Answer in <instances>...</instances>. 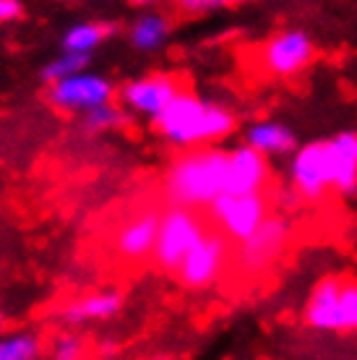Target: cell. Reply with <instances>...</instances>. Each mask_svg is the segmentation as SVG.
Returning <instances> with one entry per match:
<instances>
[{
	"mask_svg": "<svg viewBox=\"0 0 357 360\" xmlns=\"http://www.w3.org/2000/svg\"><path fill=\"white\" fill-rule=\"evenodd\" d=\"M170 32H172L170 18L164 16V13H157V11H146V13H141V16L131 24L128 39H131V45H134L136 50H141V53H157V50L164 47Z\"/></svg>",
	"mask_w": 357,
	"mask_h": 360,
	"instance_id": "cell-17",
	"label": "cell"
},
{
	"mask_svg": "<svg viewBox=\"0 0 357 360\" xmlns=\"http://www.w3.org/2000/svg\"><path fill=\"white\" fill-rule=\"evenodd\" d=\"M329 186L342 196L357 193V131H339L323 141Z\"/></svg>",
	"mask_w": 357,
	"mask_h": 360,
	"instance_id": "cell-13",
	"label": "cell"
},
{
	"mask_svg": "<svg viewBox=\"0 0 357 360\" xmlns=\"http://www.w3.org/2000/svg\"><path fill=\"white\" fill-rule=\"evenodd\" d=\"M206 233L209 230H206L204 219L196 214V209L170 207L160 214L152 259L164 271H175Z\"/></svg>",
	"mask_w": 357,
	"mask_h": 360,
	"instance_id": "cell-4",
	"label": "cell"
},
{
	"mask_svg": "<svg viewBox=\"0 0 357 360\" xmlns=\"http://www.w3.org/2000/svg\"><path fill=\"white\" fill-rule=\"evenodd\" d=\"M209 219L230 243L245 240L271 214V204L264 193H222L209 207Z\"/></svg>",
	"mask_w": 357,
	"mask_h": 360,
	"instance_id": "cell-5",
	"label": "cell"
},
{
	"mask_svg": "<svg viewBox=\"0 0 357 360\" xmlns=\"http://www.w3.org/2000/svg\"><path fill=\"white\" fill-rule=\"evenodd\" d=\"M172 3L183 16H204V13L230 6V0H172Z\"/></svg>",
	"mask_w": 357,
	"mask_h": 360,
	"instance_id": "cell-23",
	"label": "cell"
},
{
	"mask_svg": "<svg viewBox=\"0 0 357 360\" xmlns=\"http://www.w3.org/2000/svg\"><path fill=\"white\" fill-rule=\"evenodd\" d=\"M224 167H227V149L219 146L188 149L180 154L164 178V193L172 201V207H209L224 193Z\"/></svg>",
	"mask_w": 357,
	"mask_h": 360,
	"instance_id": "cell-2",
	"label": "cell"
},
{
	"mask_svg": "<svg viewBox=\"0 0 357 360\" xmlns=\"http://www.w3.org/2000/svg\"><path fill=\"white\" fill-rule=\"evenodd\" d=\"M112 97H115L112 82L94 71H81L58 84H50V91H47L53 108L65 110V112H81V115L112 102Z\"/></svg>",
	"mask_w": 357,
	"mask_h": 360,
	"instance_id": "cell-9",
	"label": "cell"
},
{
	"mask_svg": "<svg viewBox=\"0 0 357 360\" xmlns=\"http://www.w3.org/2000/svg\"><path fill=\"white\" fill-rule=\"evenodd\" d=\"M115 27L112 24H102V21H79L73 27L65 29L63 34V50L73 55H84L89 58L102 42H108L112 37Z\"/></svg>",
	"mask_w": 357,
	"mask_h": 360,
	"instance_id": "cell-18",
	"label": "cell"
},
{
	"mask_svg": "<svg viewBox=\"0 0 357 360\" xmlns=\"http://www.w3.org/2000/svg\"><path fill=\"white\" fill-rule=\"evenodd\" d=\"M240 3H250V0H230V6H240Z\"/></svg>",
	"mask_w": 357,
	"mask_h": 360,
	"instance_id": "cell-26",
	"label": "cell"
},
{
	"mask_svg": "<svg viewBox=\"0 0 357 360\" xmlns=\"http://www.w3.org/2000/svg\"><path fill=\"white\" fill-rule=\"evenodd\" d=\"M125 123V112L123 108H117L112 102L102 105V108H94L89 112H84V128L91 131V134H108V131H115Z\"/></svg>",
	"mask_w": 357,
	"mask_h": 360,
	"instance_id": "cell-21",
	"label": "cell"
},
{
	"mask_svg": "<svg viewBox=\"0 0 357 360\" xmlns=\"http://www.w3.org/2000/svg\"><path fill=\"white\" fill-rule=\"evenodd\" d=\"M180 82L170 73H146L134 82L123 84L120 89V105L128 112L143 117H157L162 110L178 97Z\"/></svg>",
	"mask_w": 357,
	"mask_h": 360,
	"instance_id": "cell-11",
	"label": "cell"
},
{
	"mask_svg": "<svg viewBox=\"0 0 357 360\" xmlns=\"http://www.w3.org/2000/svg\"><path fill=\"white\" fill-rule=\"evenodd\" d=\"M53 360H81L84 358V340L79 334H60L50 350Z\"/></svg>",
	"mask_w": 357,
	"mask_h": 360,
	"instance_id": "cell-22",
	"label": "cell"
},
{
	"mask_svg": "<svg viewBox=\"0 0 357 360\" xmlns=\"http://www.w3.org/2000/svg\"><path fill=\"white\" fill-rule=\"evenodd\" d=\"M120 308H123V295L115 290H105V292H91V295L73 300L71 306H65L63 319H65V324L81 326L91 324V321H108L120 314Z\"/></svg>",
	"mask_w": 357,
	"mask_h": 360,
	"instance_id": "cell-16",
	"label": "cell"
},
{
	"mask_svg": "<svg viewBox=\"0 0 357 360\" xmlns=\"http://www.w3.org/2000/svg\"><path fill=\"white\" fill-rule=\"evenodd\" d=\"M3 326H6V321H3V316H0V334H3Z\"/></svg>",
	"mask_w": 357,
	"mask_h": 360,
	"instance_id": "cell-27",
	"label": "cell"
},
{
	"mask_svg": "<svg viewBox=\"0 0 357 360\" xmlns=\"http://www.w3.org/2000/svg\"><path fill=\"white\" fill-rule=\"evenodd\" d=\"M157 225H160L157 212H138L131 219H125L115 233V253L125 262L149 259L157 240Z\"/></svg>",
	"mask_w": 357,
	"mask_h": 360,
	"instance_id": "cell-14",
	"label": "cell"
},
{
	"mask_svg": "<svg viewBox=\"0 0 357 360\" xmlns=\"http://www.w3.org/2000/svg\"><path fill=\"white\" fill-rule=\"evenodd\" d=\"M303 316L316 332H355L357 282L337 274L318 279L305 300Z\"/></svg>",
	"mask_w": 357,
	"mask_h": 360,
	"instance_id": "cell-3",
	"label": "cell"
},
{
	"mask_svg": "<svg viewBox=\"0 0 357 360\" xmlns=\"http://www.w3.org/2000/svg\"><path fill=\"white\" fill-rule=\"evenodd\" d=\"M259 60L268 76L292 79V76H300L305 68H311V63L316 60V45L303 29H285L268 37L266 45L261 47Z\"/></svg>",
	"mask_w": 357,
	"mask_h": 360,
	"instance_id": "cell-8",
	"label": "cell"
},
{
	"mask_svg": "<svg viewBox=\"0 0 357 360\" xmlns=\"http://www.w3.org/2000/svg\"><path fill=\"white\" fill-rule=\"evenodd\" d=\"M131 6H136V8H149V6H157L160 0H128Z\"/></svg>",
	"mask_w": 357,
	"mask_h": 360,
	"instance_id": "cell-25",
	"label": "cell"
},
{
	"mask_svg": "<svg viewBox=\"0 0 357 360\" xmlns=\"http://www.w3.org/2000/svg\"><path fill=\"white\" fill-rule=\"evenodd\" d=\"M355 332H357V321H355Z\"/></svg>",
	"mask_w": 357,
	"mask_h": 360,
	"instance_id": "cell-28",
	"label": "cell"
},
{
	"mask_svg": "<svg viewBox=\"0 0 357 360\" xmlns=\"http://www.w3.org/2000/svg\"><path fill=\"white\" fill-rule=\"evenodd\" d=\"M230 259H233V243L222 233L209 230L196 243V248H190V253L180 262L175 277L188 290H206L222 279L230 266Z\"/></svg>",
	"mask_w": 357,
	"mask_h": 360,
	"instance_id": "cell-7",
	"label": "cell"
},
{
	"mask_svg": "<svg viewBox=\"0 0 357 360\" xmlns=\"http://www.w3.org/2000/svg\"><path fill=\"white\" fill-rule=\"evenodd\" d=\"M235 126H238V117L230 108L186 89H180L178 97L154 117V131L167 144L178 146L183 152L216 146L233 136Z\"/></svg>",
	"mask_w": 357,
	"mask_h": 360,
	"instance_id": "cell-1",
	"label": "cell"
},
{
	"mask_svg": "<svg viewBox=\"0 0 357 360\" xmlns=\"http://www.w3.org/2000/svg\"><path fill=\"white\" fill-rule=\"evenodd\" d=\"M245 146L264 157H290L297 146V136L279 120H259L245 128Z\"/></svg>",
	"mask_w": 357,
	"mask_h": 360,
	"instance_id": "cell-15",
	"label": "cell"
},
{
	"mask_svg": "<svg viewBox=\"0 0 357 360\" xmlns=\"http://www.w3.org/2000/svg\"><path fill=\"white\" fill-rule=\"evenodd\" d=\"M290 188L300 201L316 204L331 191L329 170H326V149L323 141L300 144L290 154Z\"/></svg>",
	"mask_w": 357,
	"mask_h": 360,
	"instance_id": "cell-10",
	"label": "cell"
},
{
	"mask_svg": "<svg viewBox=\"0 0 357 360\" xmlns=\"http://www.w3.org/2000/svg\"><path fill=\"white\" fill-rule=\"evenodd\" d=\"M86 65H89V58L63 50L58 58L47 60V65L42 68V76H45V82L58 84V82H63V79H68V76H76V73L86 71Z\"/></svg>",
	"mask_w": 357,
	"mask_h": 360,
	"instance_id": "cell-20",
	"label": "cell"
},
{
	"mask_svg": "<svg viewBox=\"0 0 357 360\" xmlns=\"http://www.w3.org/2000/svg\"><path fill=\"white\" fill-rule=\"evenodd\" d=\"M42 340L34 332L0 334V360H39Z\"/></svg>",
	"mask_w": 357,
	"mask_h": 360,
	"instance_id": "cell-19",
	"label": "cell"
},
{
	"mask_svg": "<svg viewBox=\"0 0 357 360\" xmlns=\"http://www.w3.org/2000/svg\"><path fill=\"white\" fill-rule=\"evenodd\" d=\"M271 180V167L264 154L240 144L227 149L224 193H264Z\"/></svg>",
	"mask_w": 357,
	"mask_h": 360,
	"instance_id": "cell-12",
	"label": "cell"
},
{
	"mask_svg": "<svg viewBox=\"0 0 357 360\" xmlns=\"http://www.w3.org/2000/svg\"><path fill=\"white\" fill-rule=\"evenodd\" d=\"M21 3L18 0H0V24H11L21 16Z\"/></svg>",
	"mask_w": 357,
	"mask_h": 360,
	"instance_id": "cell-24",
	"label": "cell"
},
{
	"mask_svg": "<svg viewBox=\"0 0 357 360\" xmlns=\"http://www.w3.org/2000/svg\"><path fill=\"white\" fill-rule=\"evenodd\" d=\"M292 235V222L285 214H268L253 233L238 243L235 264L242 274H264L285 253Z\"/></svg>",
	"mask_w": 357,
	"mask_h": 360,
	"instance_id": "cell-6",
	"label": "cell"
}]
</instances>
